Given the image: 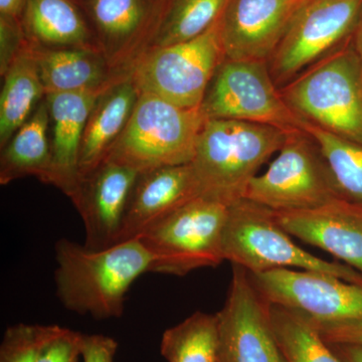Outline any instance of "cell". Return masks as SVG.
Listing matches in <instances>:
<instances>
[{
  "instance_id": "33",
  "label": "cell",
  "mask_w": 362,
  "mask_h": 362,
  "mask_svg": "<svg viewBox=\"0 0 362 362\" xmlns=\"http://www.w3.org/2000/svg\"><path fill=\"white\" fill-rule=\"evenodd\" d=\"M345 362H362V346L356 344H331Z\"/></svg>"
},
{
  "instance_id": "3",
  "label": "cell",
  "mask_w": 362,
  "mask_h": 362,
  "mask_svg": "<svg viewBox=\"0 0 362 362\" xmlns=\"http://www.w3.org/2000/svg\"><path fill=\"white\" fill-rule=\"evenodd\" d=\"M280 92L302 120L362 145V65L352 39Z\"/></svg>"
},
{
  "instance_id": "25",
  "label": "cell",
  "mask_w": 362,
  "mask_h": 362,
  "mask_svg": "<svg viewBox=\"0 0 362 362\" xmlns=\"http://www.w3.org/2000/svg\"><path fill=\"white\" fill-rule=\"evenodd\" d=\"M226 4L228 0H168L148 51L204 35L220 21Z\"/></svg>"
},
{
  "instance_id": "22",
  "label": "cell",
  "mask_w": 362,
  "mask_h": 362,
  "mask_svg": "<svg viewBox=\"0 0 362 362\" xmlns=\"http://www.w3.org/2000/svg\"><path fill=\"white\" fill-rule=\"evenodd\" d=\"M30 176L52 185L49 114L45 98L32 117L1 148L0 185H6Z\"/></svg>"
},
{
  "instance_id": "7",
  "label": "cell",
  "mask_w": 362,
  "mask_h": 362,
  "mask_svg": "<svg viewBox=\"0 0 362 362\" xmlns=\"http://www.w3.org/2000/svg\"><path fill=\"white\" fill-rule=\"evenodd\" d=\"M244 199L273 211H294L342 197L315 140L305 130H295L288 132L265 173L252 178Z\"/></svg>"
},
{
  "instance_id": "15",
  "label": "cell",
  "mask_w": 362,
  "mask_h": 362,
  "mask_svg": "<svg viewBox=\"0 0 362 362\" xmlns=\"http://www.w3.org/2000/svg\"><path fill=\"white\" fill-rule=\"evenodd\" d=\"M139 173L122 164L105 160L81 178L71 201L84 223L86 247L103 250L116 245Z\"/></svg>"
},
{
  "instance_id": "29",
  "label": "cell",
  "mask_w": 362,
  "mask_h": 362,
  "mask_svg": "<svg viewBox=\"0 0 362 362\" xmlns=\"http://www.w3.org/2000/svg\"><path fill=\"white\" fill-rule=\"evenodd\" d=\"M82 333L56 325L40 347L37 362H77L82 354Z\"/></svg>"
},
{
  "instance_id": "8",
  "label": "cell",
  "mask_w": 362,
  "mask_h": 362,
  "mask_svg": "<svg viewBox=\"0 0 362 362\" xmlns=\"http://www.w3.org/2000/svg\"><path fill=\"white\" fill-rule=\"evenodd\" d=\"M249 274L269 303L297 314L321 334L362 328V284L293 269Z\"/></svg>"
},
{
  "instance_id": "19",
  "label": "cell",
  "mask_w": 362,
  "mask_h": 362,
  "mask_svg": "<svg viewBox=\"0 0 362 362\" xmlns=\"http://www.w3.org/2000/svg\"><path fill=\"white\" fill-rule=\"evenodd\" d=\"M140 94L132 78L126 75L98 96L83 135L78 160L80 180L105 160L125 129Z\"/></svg>"
},
{
  "instance_id": "18",
  "label": "cell",
  "mask_w": 362,
  "mask_h": 362,
  "mask_svg": "<svg viewBox=\"0 0 362 362\" xmlns=\"http://www.w3.org/2000/svg\"><path fill=\"white\" fill-rule=\"evenodd\" d=\"M103 90L45 95L49 114L52 185L70 199L80 182L78 160L86 124L98 96Z\"/></svg>"
},
{
  "instance_id": "17",
  "label": "cell",
  "mask_w": 362,
  "mask_h": 362,
  "mask_svg": "<svg viewBox=\"0 0 362 362\" xmlns=\"http://www.w3.org/2000/svg\"><path fill=\"white\" fill-rule=\"evenodd\" d=\"M197 197L199 187L190 163L140 173L116 244L139 239L152 226Z\"/></svg>"
},
{
  "instance_id": "23",
  "label": "cell",
  "mask_w": 362,
  "mask_h": 362,
  "mask_svg": "<svg viewBox=\"0 0 362 362\" xmlns=\"http://www.w3.org/2000/svg\"><path fill=\"white\" fill-rule=\"evenodd\" d=\"M0 95V147L4 148L21 126L32 117L45 90L26 44L4 76Z\"/></svg>"
},
{
  "instance_id": "26",
  "label": "cell",
  "mask_w": 362,
  "mask_h": 362,
  "mask_svg": "<svg viewBox=\"0 0 362 362\" xmlns=\"http://www.w3.org/2000/svg\"><path fill=\"white\" fill-rule=\"evenodd\" d=\"M303 128L318 144L340 197L362 206V145L306 121Z\"/></svg>"
},
{
  "instance_id": "31",
  "label": "cell",
  "mask_w": 362,
  "mask_h": 362,
  "mask_svg": "<svg viewBox=\"0 0 362 362\" xmlns=\"http://www.w3.org/2000/svg\"><path fill=\"white\" fill-rule=\"evenodd\" d=\"M118 343L112 337L83 334L82 356L84 362H113Z\"/></svg>"
},
{
  "instance_id": "21",
  "label": "cell",
  "mask_w": 362,
  "mask_h": 362,
  "mask_svg": "<svg viewBox=\"0 0 362 362\" xmlns=\"http://www.w3.org/2000/svg\"><path fill=\"white\" fill-rule=\"evenodd\" d=\"M30 49L47 94L98 92L124 77L97 49H44L32 45Z\"/></svg>"
},
{
  "instance_id": "34",
  "label": "cell",
  "mask_w": 362,
  "mask_h": 362,
  "mask_svg": "<svg viewBox=\"0 0 362 362\" xmlns=\"http://www.w3.org/2000/svg\"><path fill=\"white\" fill-rule=\"evenodd\" d=\"M25 0H0V16L21 21Z\"/></svg>"
},
{
  "instance_id": "20",
  "label": "cell",
  "mask_w": 362,
  "mask_h": 362,
  "mask_svg": "<svg viewBox=\"0 0 362 362\" xmlns=\"http://www.w3.org/2000/svg\"><path fill=\"white\" fill-rule=\"evenodd\" d=\"M21 25L32 47L100 51L80 0H25Z\"/></svg>"
},
{
  "instance_id": "6",
  "label": "cell",
  "mask_w": 362,
  "mask_h": 362,
  "mask_svg": "<svg viewBox=\"0 0 362 362\" xmlns=\"http://www.w3.org/2000/svg\"><path fill=\"white\" fill-rule=\"evenodd\" d=\"M228 207L197 197L152 226L138 239L151 255L150 273L182 277L223 263Z\"/></svg>"
},
{
  "instance_id": "28",
  "label": "cell",
  "mask_w": 362,
  "mask_h": 362,
  "mask_svg": "<svg viewBox=\"0 0 362 362\" xmlns=\"http://www.w3.org/2000/svg\"><path fill=\"white\" fill-rule=\"evenodd\" d=\"M54 327L20 323L7 328L0 345V362H37L42 343Z\"/></svg>"
},
{
  "instance_id": "11",
  "label": "cell",
  "mask_w": 362,
  "mask_h": 362,
  "mask_svg": "<svg viewBox=\"0 0 362 362\" xmlns=\"http://www.w3.org/2000/svg\"><path fill=\"white\" fill-rule=\"evenodd\" d=\"M362 0H308L268 59L276 86L284 87L354 37Z\"/></svg>"
},
{
  "instance_id": "2",
  "label": "cell",
  "mask_w": 362,
  "mask_h": 362,
  "mask_svg": "<svg viewBox=\"0 0 362 362\" xmlns=\"http://www.w3.org/2000/svg\"><path fill=\"white\" fill-rule=\"evenodd\" d=\"M288 132L263 124L206 119L190 162L199 197L228 206L244 199L247 185L280 150Z\"/></svg>"
},
{
  "instance_id": "13",
  "label": "cell",
  "mask_w": 362,
  "mask_h": 362,
  "mask_svg": "<svg viewBox=\"0 0 362 362\" xmlns=\"http://www.w3.org/2000/svg\"><path fill=\"white\" fill-rule=\"evenodd\" d=\"M98 47L118 75L148 51L168 0H80Z\"/></svg>"
},
{
  "instance_id": "9",
  "label": "cell",
  "mask_w": 362,
  "mask_h": 362,
  "mask_svg": "<svg viewBox=\"0 0 362 362\" xmlns=\"http://www.w3.org/2000/svg\"><path fill=\"white\" fill-rule=\"evenodd\" d=\"M218 21L194 40L150 49L138 59L128 76L140 93L181 108H201L207 87L225 59Z\"/></svg>"
},
{
  "instance_id": "35",
  "label": "cell",
  "mask_w": 362,
  "mask_h": 362,
  "mask_svg": "<svg viewBox=\"0 0 362 362\" xmlns=\"http://www.w3.org/2000/svg\"><path fill=\"white\" fill-rule=\"evenodd\" d=\"M352 42H354V49H356L357 54H358L359 59H361L362 65V11L358 25H357L354 37H352Z\"/></svg>"
},
{
  "instance_id": "1",
  "label": "cell",
  "mask_w": 362,
  "mask_h": 362,
  "mask_svg": "<svg viewBox=\"0 0 362 362\" xmlns=\"http://www.w3.org/2000/svg\"><path fill=\"white\" fill-rule=\"evenodd\" d=\"M54 252L59 301L68 310L99 320L122 316L126 294L152 265L151 255L138 239L103 250L61 239Z\"/></svg>"
},
{
  "instance_id": "12",
  "label": "cell",
  "mask_w": 362,
  "mask_h": 362,
  "mask_svg": "<svg viewBox=\"0 0 362 362\" xmlns=\"http://www.w3.org/2000/svg\"><path fill=\"white\" fill-rule=\"evenodd\" d=\"M218 317V362H287L272 324L271 304L242 267L233 265L228 296Z\"/></svg>"
},
{
  "instance_id": "4",
  "label": "cell",
  "mask_w": 362,
  "mask_h": 362,
  "mask_svg": "<svg viewBox=\"0 0 362 362\" xmlns=\"http://www.w3.org/2000/svg\"><path fill=\"white\" fill-rule=\"evenodd\" d=\"M223 256L225 261L251 274L295 268L362 284L359 272L345 264L318 258L297 246L273 211L246 199L228 207Z\"/></svg>"
},
{
  "instance_id": "30",
  "label": "cell",
  "mask_w": 362,
  "mask_h": 362,
  "mask_svg": "<svg viewBox=\"0 0 362 362\" xmlns=\"http://www.w3.org/2000/svg\"><path fill=\"white\" fill-rule=\"evenodd\" d=\"M28 44L21 21L0 16V71L6 75L9 66Z\"/></svg>"
},
{
  "instance_id": "16",
  "label": "cell",
  "mask_w": 362,
  "mask_h": 362,
  "mask_svg": "<svg viewBox=\"0 0 362 362\" xmlns=\"http://www.w3.org/2000/svg\"><path fill=\"white\" fill-rule=\"evenodd\" d=\"M297 239L320 247L362 275V206L343 199L305 211H274Z\"/></svg>"
},
{
  "instance_id": "5",
  "label": "cell",
  "mask_w": 362,
  "mask_h": 362,
  "mask_svg": "<svg viewBox=\"0 0 362 362\" xmlns=\"http://www.w3.org/2000/svg\"><path fill=\"white\" fill-rule=\"evenodd\" d=\"M206 121L199 108H181L141 93L125 129L105 160L138 173L190 163Z\"/></svg>"
},
{
  "instance_id": "24",
  "label": "cell",
  "mask_w": 362,
  "mask_h": 362,
  "mask_svg": "<svg viewBox=\"0 0 362 362\" xmlns=\"http://www.w3.org/2000/svg\"><path fill=\"white\" fill-rule=\"evenodd\" d=\"M160 352L168 362H218V313L197 311L164 331Z\"/></svg>"
},
{
  "instance_id": "14",
  "label": "cell",
  "mask_w": 362,
  "mask_h": 362,
  "mask_svg": "<svg viewBox=\"0 0 362 362\" xmlns=\"http://www.w3.org/2000/svg\"><path fill=\"white\" fill-rule=\"evenodd\" d=\"M308 0H228L220 18L226 59L268 61Z\"/></svg>"
},
{
  "instance_id": "32",
  "label": "cell",
  "mask_w": 362,
  "mask_h": 362,
  "mask_svg": "<svg viewBox=\"0 0 362 362\" xmlns=\"http://www.w3.org/2000/svg\"><path fill=\"white\" fill-rule=\"evenodd\" d=\"M321 337L331 344H356L362 346V328L322 333Z\"/></svg>"
},
{
  "instance_id": "10",
  "label": "cell",
  "mask_w": 362,
  "mask_h": 362,
  "mask_svg": "<svg viewBox=\"0 0 362 362\" xmlns=\"http://www.w3.org/2000/svg\"><path fill=\"white\" fill-rule=\"evenodd\" d=\"M206 119L263 124L286 131L304 130L286 103L269 70L268 61L223 59L201 105Z\"/></svg>"
},
{
  "instance_id": "27",
  "label": "cell",
  "mask_w": 362,
  "mask_h": 362,
  "mask_svg": "<svg viewBox=\"0 0 362 362\" xmlns=\"http://www.w3.org/2000/svg\"><path fill=\"white\" fill-rule=\"evenodd\" d=\"M271 319L279 346L287 362H345L310 323L271 304Z\"/></svg>"
}]
</instances>
